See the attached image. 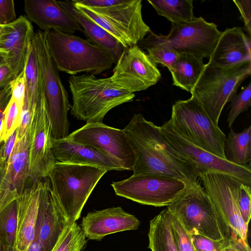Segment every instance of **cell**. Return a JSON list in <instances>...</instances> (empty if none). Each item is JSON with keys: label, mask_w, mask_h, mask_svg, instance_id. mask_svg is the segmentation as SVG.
Wrapping results in <instances>:
<instances>
[{"label": "cell", "mask_w": 251, "mask_h": 251, "mask_svg": "<svg viewBox=\"0 0 251 251\" xmlns=\"http://www.w3.org/2000/svg\"><path fill=\"white\" fill-rule=\"evenodd\" d=\"M34 34L33 26L25 16H21L4 26L0 37V50L7 53L6 64L15 79L24 72Z\"/></svg>", "instance_id": "cell-18"}, {"label": "cell", "mask_w": 251, "mask_h": 251, "mask_svg": "<svg viewBox=\"0 0 251 251\" xmlns=\"http://www.w3.org/2000/svg\"><path fill=\"white\" fill-rule=\"evenodd\" d=\"M19 195L3 184L0 189V241L15 248L17 223V202Z\"/></svg>", "instance_id": "cell-26"}, {"label": "cell", "mask_w": 251, "mask_h": 251, "mask_svg": "<svg viewBox=\"0 0 251 251\" xmlns=\"http://www.w3.org/2000/svg\"><path fill=\"white\" fill-rule=\"evenodd\" d=\"M24 10L28 18L44 31L54 30L72 34L81 27L55 0H25Z\"/></svg>", "instance_id": "cell-21"}, {"label": "cell", "mask_w": 251, "mask_h": 251, "mask_svg": "<svg viewBox=\"0 0 251 251\" xmlns=\"http://www.w3.org/2000/svg\"><path fill=\"white\" fill-rule=\"evenodd\" d=\"M40 71L43 93L51 125L52 137L55 139L69 135L68 113L71 104L59 71L49 52L44 31L34 33L32 42Z\"/></svg>", "instance_id": "cell-9"}, {"label": "cell", "mask_w": 251, "mask_h": 251, "mask_svg": "<svg viewBox=\"0 0 251 251\" xmlns=\"http://www.w3.org/2000/svg\"><path fill=\"white\" fill-rule=\"evenodd\" d=\"M221 251H251V249L247 241L242 239H238L225 243Z\"/></svg>", "instance_id": "cell-44"}, {"label": "cell", "mask_w": 251, "mask_h": 251, "mask_svg": "<svg viewBox=\"0 0 251 251\" xmlns=\"http://www.w3.org/2000/svg\"><path fill=\"white\" fill-rule=\"evenodd\" d=\"M160 129L166 143L193 167L199 177L207 173L220 172L237 177L251 186V167L233 164L193 145L178 135L166 123Z\"/></svg>", "instance_id": "cell-13"}, {"label": "cell", "mask_w": 251, "mask_h": 251, "mask_svg": "<svg viewBox=\"0 0 251 251\" xmlns=\"http://www.w3.org/2000/svg\"><path fill=\"white\" fill-rule=\"evenodd\" d=\"M190 236L191 242L197 251H221L223 248V239L217 241L198 234Z\"/></svg>", "instance_id": "cell-38"}, {"label": "cell", "mask_w": 251, "mask_h": 251, "mask_svg": "<svg viewBox=\"0 0 251 251\" xmlns=\"http://www.w3.org/2000/svg\"><path fill=\"white\" fill-rule=\"evenodd\" d=\"M157 14L171 23L193 21L196 17L192 0H148Z\"/></svg>", "instance_id": "cell-30"}, {"label": "cell", "mask_w": 251, "mask_h": 251, "mask_svg": "<svg viewBox=\"0 0 251 251\" xmlns=\"http://www.w3.org/2000/svg\"><path fill=\"white\" fill-rule=\"evenodd\" d=\"M149 248L151 251H179L172 226L171 213L166 208L150 222Z\"/></svg>", "instance_id": "cell-27"}, {"label": "cell", "mask_w": 251, "mask_h": 251, "mask_svg": "<svg viewBox=\"0 0 251 251\" xmlns=\"http://www.w3.org/2000/svg\"><path fill=\"white\" fill-rule=\"evenodd\" d=\"M171 217L174 235L179 251H197L191 242L190 235L176 217L172 213Z\"/></svg>", "instance_id": "cell-37"}, {"label": "cell", "mask_w": 251, "mask_h": 251, "mask_svg": "<svg viewBox=\"0 0 251 251\" xmlns=\"http://www.w3.org/2000/svg\"><path fill=\"white\" fill-rule=\"evenodd\" d=\"M86 243L81 226L75 223L65 229L51 251H81Z\"/></svg>", "instance_id": "cell-33"}, {"label": "cell", "mask_w": 251, "mask_h": 251, "mask_svg": "<svg viewBox=\"0 0 251 251\" xmlns=\"http://www.w3.org/2000/svg\"><path fill=\"white\" fill-rule=\"evenodd\" d=\"M166 123L190 143L226 159L224 148L226 134L193 97L176 101L172 106L171 118Z\"/></svg>", "instance_id": "cell-7"}, {"label": "cell", "mask_w": 251, "mask_h": 251, "mask_svg": "<svg viewBox=\"0 0 251 251\" xmlns=\"http://www.w3.org/2000/svg\"><path fill=\"white\" fill-rule=\"evenodd\" d=\"M51 125L45 99L32 109L28 126L29 178L47 177L56 162L51 148Z\"/></svg>", "instance_id": "cell-15"}, {"label": "cell", "mask_w": 251, "mask_h": 251, "mask_svg": "<svg viewBox=\"0 0 251 251\" xmlns=\"http://www.w3.org/2000/svg\"><path fill=\"white\" fill-rule=\"evenodd\" d=\"M7 53L0 50V66L6 64Z\"/></svg>", "instance_id": "cell-46"}, {"label": "cell", "mask_w": 251, "mask_h": 251, "mask_svg": "<svg viewBox=\"0 0 251 251\" xmlns=\"http://www.w3.org/2000/svg\"><path fill=\"white\" fill-rule=\"evenodd\" d=\"M63 9L79 25L87 40L109 53L116 63L124 48L113 36L79 11L71 1H58Z\"/></svg>", "instance_id": "cell-24"}, {"label": "cell", "mask_w": 251, "mask_h": 251, "mask_svg": "<svg viewBox=\"0 0 251 251\" xmlns=\"http://www.w3.org/2000/svg\"><path fill=\"white\" fill-rule=\"evenodd\" d=\"M205 64L203 59L195 56L180 54L170 72L173 84L190 93L198 81Z\"/></svg>", "instance_id": "cell-28"}, {"label": "cell", "mask_w": 251, "mask_h": 251, "mask_svg": "<svg viewBox=\"0 0 251 251\" xmlns=\"http://www.w3.org/2000/svg\"><path fill=\"white\" fill-rule=\"evenodd\" d=\"M75 7L124 48L137 45L151 30L142 14V0H74Z\"/></svg>", "instance_id": "cell-2"}, {"label": "cell", "mask_w": 251, "mask_h": 251, "mask_svg": "<svg viewBox=\"0 0 251 251\" xmlns=\"http://www.w3.org/2000/svg\"><path fill=\"white\" fill-rule=\"evenodd\" d=\"M28 126L24 134L18 137L10 155L3 182L20 195L29 178Z\"/></svg>", "instance_id": "cell-25"}, {"label": "cell", "mask_w": 251, "mask_h": 251, "mask_svg": "<svg viewBox=\"0 0 251 251\" xmlns=\"http://www.w3.org/2000/svg\"><path fill=\"white\" fill-rule=\"evenodd\" d=\"M14 79L13 72L7 64L0 66V89L7 85Z\"/></svg>", "instance_id": "cell-45"}, {"label": "cell", "mask_w": 251, "mask_h": 251, "mask_svg": "<svg viewBox=\"0 0 251 251\" xmlns=\"http://www.w3.org/2000/svg\"><path fill=\"white\" fill-rule=\"evenodd\" d=\"M187 185L181 180L153 174L132 175L111 184L116 195L155 207L168 206Z\"/></svg>", "instance_id": "cell-11"}, {"label": "cell", "mask_w": 251, "mask_h": 251, "mask_svg": "<svg viewBox=\"0 0 251 251\" xmlns=\"http://www.w3.org/2000/svg\"><path fill=\"white\" fill-rule=\"evenodd\" d=\"M43 178L32 181L17 197V251H27L34 239Z\"/></svg>", "instance_id": "cell-20"}, {"label": "cell", "mask_w": 251, "mask_h": 251, "mask_svg": "<svg viewBox=\"0 0 251 251\" xmlns=\"http://www.w3.org/2000/svg\"><path fill=\"white\" fill-rule=\"evenodd\" d=\"M0 251H17L14 248L10 247L0 241Z\"/></svg>", "instance_id": "cell-47"}, {"label": "cell", "mask_w": 251, "mask_h": 251, "mask_svg": "<svg viewBox=\"0 0 251 251\" xmlns=\"http://www.w3.org/2000/svg\"><path fill=\"white\" fill-rule=\"evenodd\" d=\"M31 114L32 111L25 100L24 105L21 113L19 125L17 128L18 137L22 136L28 126L31 120Z\"/></svg>", "instance_id": "cell-43"}, {"label": "cell", "mask_w": 251, "mask_h": 251, "mask_svg": "<svg viewBox=\"0 0 251 251\" xmlns=\"http://www.w3.org/2000/svg\"><path fill=\"white\" fill-rule=\"evenodd\" d=\"M21 112L15 101L11 98L4 111V119L0 135V144L5 142L18 128Z\"/></svg>", "instance_id": "cell-34"}, {"label": "cell", "mask_w": 251, "mask_h": 251, "mask_svg": "<svg viewBox=\"0 0 251 251\" xmlns=\"http://www.w3.org/2000/svg\"><path fill=\"white\" fill-rule=\"evenodd\" d=\"M230 102V109L227 119L229 128L231 127L236 118L241 113L247 111L251 105V83L243 88Z\"/></svg>", "instance_id": "cell-35"}, {"label": "cell", "mask_w": 251, "mask_h": 251, "mask_svg": "<svg viewBox=\"0 0 251 251\" xmlns=\"http://www.w3.org/2000/svg\"><path fill=\"white\" fill-rule=\"evenodd\" d=\"M102 152L123 170H132L135 159L123 129L103 123H86L67 137Z\"/></svg>", "instance_id": "cell-12"}, {"label": "cell", "mask_w": 251, "mask_h": 251, "mask_svg": "<svg viewBox=\"0 0 251 251\" xmlns=\"http://www.w3.org/2000/svg\"><path fill=\"white\" fill-rule=\"evenodd\" d=\"M24 76L25 83V100L32 111L34 106L45 98L41 73L32 44L24 70Z\"/></svg>", "instance_id": "cell-31"}, {"label": "cell", "mask_w": 251, "mask_h": 251, "mask_svg": "<svg viewBox=\"0 0 251 251\" xmlns=\"http://www.w3.org/2000/svg\"><path fill=\"white\" fill-rule=\"evenodd\" d=\"M17 136L18 130L17 129L5 142L0 144V165L6 169L15 146Z\"/></svg>", "instance_id": "cell-41"}, {"label": "cell", "mask_w": 251, "mask_h": 251, "mask_svg": "<svg viewBox=\"0 0 251 251\" xmlns=\"http://www.w3.org/2000/svg\"><path fill=\"white\" fill-rule=\"evenodd\" d=\"M140 224L135 216L118 206L89 212L80 226L86 237L101 240L110 234L136 229Z\"/></svg>", "instance_id": "cell-19"}, {"label": "cell", "mask_w": 251, "mask_h": 251, "mask_svg": "<svg viewBox=\"0 0 251 251\" xmlns=\"http://www.w3.org/2000/svg\"><path fill=\"white\" fill-rule=\"evenodd\" d=\"M240 13L247 31L250 37L251 33V0H233Z\"/></svg>", "instance_id": "cell-42"}, {"label": "cell", "mask_w": 251, "mask_h": 251, "mask_svg": "<svg viewBox=\"0 0 251 251\" xmlns=\"http://www.w3.org/2000/svg\"><path fill=\"white\" fill-rule=\"evenodd\" d=\"M115 64L111 81L130 93L146 90L161 77L156 64L137 45L124 48Z\"/></svg>", "instance_id": "cell-16"}, {"label": "cell", "mask_w": 251, "mask_h": 251, "mask_svg": "<svg viewBox=\"0 0 251 251\" xmlns=\"http://www.w3.org/2000/svg\"><path fill=\"white\" fill-rule=\"evenodd\" d=\"M224 148L228 162L243 167H251V126L239 133L231 129Z\"/></svg>", "instance_id": "cell-29"}, {"label": "cell", "mask_w": 251, "mask_h": 251, "mask_svg": "<svg viewBox=\"0 0 251 251\" xmlns=\"http://www.w3.org/2000/svg\"><path fill=\"white\" fill-rule=\"evenodd\" d=\"M4 25H0V37L3 32Z\"/></svg>", "instance_id": "cell-49"}, {"label": "cell", "mask_w": 251, "mask_h": 251, "mask_svg": "<svg viewBox=\"0 0 251 251\" xmlns=\"http://www.w3.org/2000/svg\"><path fill=\"white\" fill-rule=\"evenodd\" d=\"M250 185L241 183L237 202L238 209L245 224L248 226L251 219V189Z\"/></svg>", "instance_id": "cell-36"}, {"label": "cell", "mask_w": 251, "mask_h": 251, "mask_svg": "<svg viewBox=\"0 0 251 251\" xmlns=\"http://www.w3.org/2000/svg\"><path fill=\"white\" fill-rule=\"evenodd\" d=\"M221 33L216 24L200 17L190 22L172 23L169 34L161 36L179 54L203 59L210 57Z\"/></svg>", "instance_id": "cell-14"}, {"label": "cell", "mask_w": 251, "mask_h": 251, "mask_svg": "<svg viewBox=\"0 0 251 251\" xmlns=\"http://www.w3.org/2000/svg\"><path fill=\"white\" fill-rule=\"evenodd\" d=\"M11 98L16 102L19 109L22 112L25 97V83L24 72L11 82Z\"/></svg>", "instance_id": "cell-39"}, {"label": "cell", "mask_w": 251, "mask_h": 251, "mask_svg": "<svg viewBox=\"0 0 251 251\" xmlns=\"http://www.w3.org/2000/svg\"><path fill=\"white\" fill-rule=\"evenodd\" d=\"M148 35L137 45L142 50H145L147 54L156 64H161L169 70L179 54L162 39L161 35H157L151 31Z\"/></svg>", "instance_id": "cell-32"}, {"label": "cell", "mask_w": 251, "mask_h": 251, "mask_svg": "<svg viewBox=\"0 0 251 251\" xmlns=\"http://www.w3.org/2000/svg\"><path fill=\"white\" fill-rule=\"evenodd\" d=\"M14 2L13 0H0V25H5L16 20Z\"/></svg>", "instance_id": "cell-40"}, {"label": "cell", "mask_w": 251, "mask_h": 251, "mask_svg": "<svg viewBox=\"0 0 251 251\" xmlns=\"http://www.w3.org/2000/svg\"><path fill=\"white\" fill-rule=\"evenodd\" d=\"M68 226L66 216L51 191L49 178H43L35 227L41 251H51Z\"/></svg>", "instance_id": "cell-17"}, {"label": "cell", "mask_w": 251, "mask_h": 251, "mask_svg": "<svg viewBox=\"0 0 251 251\" xmlns=\"http://www.w3.org/2000/svg\"><path fill=\"white\" fill-rule=\"evenodd\" d=\"M5 172L6 169H5L4 168L2 167L0 165V189L4 176Z\"/></svg>", "instance_id": "cell-48"}, {"label": "cell", "mask_w": 251, "mask_h": 251, "mask_svg": "<svg viewBox=\"0 0 251 251\" xmlns=\"http://www.w3.org/2000/svg\"><path fill=\"white\" fill-rule=\"evenodd\" d=\"M50 55L58 71L70 75H95L112 68L115 61L102 48L72 34L44 31Z\"/></svg>", "instance_id": "cell-4"}, {"label": "cell", "mask_w": 251, "mask_h": 251, "mask_svg": "<svg viewBox=\"0 0 251 251\" xmlns=\"http://www.w3.org/2000/svg\"><path fill=\"white\" fill-rule=\"evenodd\" d=\"M199 179L214 207L224 242L238 239L248 242V226L241 218L237 202L241 183L248 184L220 172L207 173Z\"/></svg>", "instance_id": "cell-8"}, {"label": "cell", "mask_w": 251, "mask_h": 251, "mask_svg": "<svg viewBox=\"0 0 251 251\" xmlns=\"http://www.w3.org/2000/svg\"><path fill=\"white\" fill-rule=\"evenodd\" d=\"M107 172L94 166L55 162L48 177L70 226L79 218L90 194Z\"/></svg>", "instance_id": "cell-5"}, {"label": "cell", "mask_w": 251, "mask_h": 251, "mask_svg": "<svg viewBox=\"0 0 251 251\" xmlns=\"http://www.w3.org/2000/svg\"><path fill=\"white\" fill-rule=\"evenodd\" d=\"M251 75V60L226 67L205 64L191 96L218 125L222 110L236 95L241 84Z\"/></svg>", "instance_id": "cell-6"}, {"label": "cell", "mask_w": 251, "mask_h": 251, "mask_svg": "<svg viewBox=\"0 0 251 251\" xmlns=\"http://www.w3.org/2000/svg\"><path fill=\"white\" fill-rule=\"evenodd\" d=\"M68 82L73 100L71 114L86 123H102L110 110L132 101L135 96L114 84L109 77L99 78L86 74L70 75Z\"/></svg>", "instance_id": "cell-3"}, {"label": "cell", "mask_w": 251, "mask_h": 251, "mask_svg": "<svg viewBox=\"0 0 251 251\" xmlns=\"http://www.w3.org/2000/svg\"><path fill=\"white\" fill-rule=\"evenodd\" d=\"M251 38L241 28H226L222 32L208 63L226 67L251 60Z\"/></svg>", "instance_id": "cell-23"}, {"label": "cell", "mask_w": 251, "mask_h": 251, "mask_svg": "<svg viewBox=\"0 0 251 251\" xmlns=\"http://www.w3.org/2000/svg\"><path fill=\"white\" fill-rule=\"evenodd\" d=\"M167 208L190 235H201L217 241L223 239L213 204L199 180L187 184Z\"/></svg>", "instance_id": "cell-10"}, {"label": "cell", "mask_w": 251, "mask_h": 251, "mask_svg": "<svg viewBox=\"0 0 251 251\" xmlns=\"http://www.w3.org/2000/svg\"></svg>", "instance_id": "cell-50"}, {"label": "cell", "mask_w": 251, "mask_h": 251, "mask_svg": "<svg viewBox=\"0 0 251 251\" xmlns=\"http://www.w3.org/2000/svg\"><path fill=\"white\" fill-rule=\"evenodd\" d=\"M134 155L133 175L157 174L182 180L187 184L199 180L193 167L166 143L160 126L135 114L123 129Z\"/></svg>", "instance_id": "cell-1"}, {"label": "cell", "mask_w": 251, "mask_h": 251, "mask_svg": "<svg viewBox=\"0 0 251 251\" xmlns=\"http://www.w3.org/2000/svg\"><path fill=\"white\" fill-rule=\"evenodd\" d=\"M51 148L56 161L94 166L107 171H124L98 150L75 143L67 137L59 139L52 138Z\"/></svg>", "instance_id": "cell-22"}]
</instances>
